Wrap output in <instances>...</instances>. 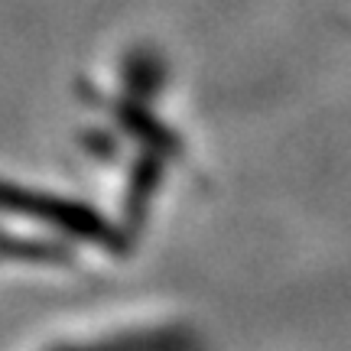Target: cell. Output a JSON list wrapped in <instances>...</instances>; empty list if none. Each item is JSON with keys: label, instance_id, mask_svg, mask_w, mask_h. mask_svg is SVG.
Returning a JSON list of instances; mask_svg holds the SVG:
<instances>
[{"label": "cell", "instance_id": "obj_1", "mask_svg": "<svg viewBox=\"0 0 351 351\" xmlns=\"http://www.w3.org/2000/svg\"><path fill=\"white\" fill-rule=\"evenodd\" d=\"M56 351H192V339L179 328H160V332H140L114 341H91V345H62Z\"/></svg>", "mask_w": 351, "mask_h": 351}]
</instances>
